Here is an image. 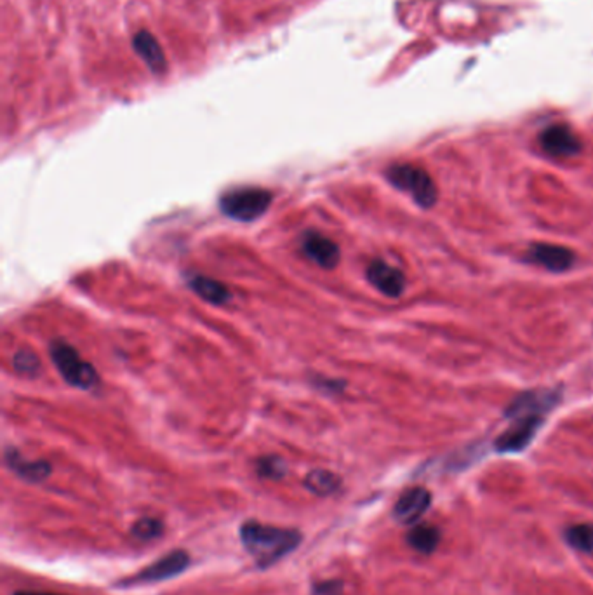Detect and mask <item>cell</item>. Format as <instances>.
Returning a JSON list of instances; mask_svg holds the SVG:
<instances>
[{
  "label": "cell",
  "instance_id": "6da1fadb",
  "mask_svg": "<svg viewBox=\"0 0 593 595\" xmlns=\"http://www.w3.org/2000/svg\"><path fill=\"white\" fill-rule=\"evenodd\" d=\"M558 398V392L554 390H531L517 397L507 409L512 425L498 437L496 449L500 453H518L525 449Z\"/></svg>",
  "mask_w": 593,
  "mask_h": 595
},
{
  "label": "cell",
  "instance_id": "7a4b0ae2",
  "mask_svg": "<svg viewBox=\"0 0 593 595\" xmlns=\"http://www.w3.org/2000/svg\"><path fill=\"white\" fill-rule=\"evenodd\" d=\"M240 540L247 554L258 562V566L268 567L296 551L301 543V535L296 529H284L249 520L240 529Z\"/></svg>",
  "mask_w": 593,
  "mask_h": 595
},
{
  "label": "cell",
  "instance_id": "3957f363",
  "mask_svg": "<svg viewBox=\"0 0 593 595\" xmlns=\"http://www.w3.org/2000/svg\"><path fill=\"white\" fill-rule=\"evenodd\" d=\"M51 358L60 371V374L65 378V382L76 389L91 390L98 387L100 376L92 364L80 358L79 352L63 342H54L49 349Z\"/></svg>",
  "mask_w": 593,
  "mask_h": 595
},
{
  "label": "cell",
  "instance_id": "277c9868",
  "mask_svg": "<svg viewBox=\"0 0 593 595\" xmlns=\"http://www.w3.org/2000/svg\"><path fill=\"white\" fill-rule=\"evenodd\" d=\"M272 194L258 187H244L227 192L220 198V209L225 216L237 221H252L261 218L272 205Z\"/></svg>",
  "mask_w": 593,
  "mask_h": 595
},
{
  "label": "cell",
  "instance_id": "5b68a950",
  "mask_svg": "<svg viewBox=\"0 0 593 595\" xmlns=\"http://www.w3.org/2000/svg\"><path fill=\"white\" fill-rule=\"evenodd\" d=\"M389 181L407 192L421 207H432L437 200V187L430 174L413 164H396L387 171Z\"/></svg>",
  "mask_w": 593,
  "mask_h": 595
},
{
  "label": "cell",
  "instance_id": "8992f818",
  "mask_svg": "<svg viewBox=\"0 0 593 595\" xmlns=\"http://www.w3.org/2000/svg\"><path fill=\"white\" fill-rule=\"evenodd\" d=\"M190 564V557L183 551L169 552L167 556L158 559L157 562L147 566L141 573L127 580V583H157L169 578H174L176 575L183 573Z\"/></svg>",
  "mask_w": 593,
  "mask_h": 595
},
{
  "label": "cell",
  "instance_id": "52a82bcc",
  "mask_svg": "<svg viewBox=\"0 0 593 595\" xmlns=\"http://www.w3.org/2000/svg\"><path fill=\"white\" fill-rule=\"evenodd\" d=\"M525 260L540 267H545L550 272H565L574 265L576 254L564 245L538 242L529 247Z\"/></svg>",
  "mask_w": 593,
  "mask_h": 595
},
{
  "label": "cell",
  "instance_id": "ba28073f",
  "mask_svg": "<svg viewBox=\"0 0 593 595\" xmlns=\"http://www.w3.org/2000/svg\"><path fill=\"white\" fill-rule=\"evenodd\" d=\"M301 251L305 256L325 270L338 267L341 253L333 238L325 237L318 232H307L301 238Z\"/></svg>",
  "mask_w": 593,
  "mask_h": 595
},
{
  "label": "cell",
  "instance_id": "9c48e42d",
  "mask_svg": "<svg viewBox=\"0 0 593 595\" xmlns=\"http://www.w3.org/2000/svg\"><path fill=\"white\" fill-rule=\"evenodd\" d=\"M540 145L552 157H573L581 150L580 138L564 124L547 127L540 136Z\"/></svg>",
  "mask_w": 593,
  "mask_h": 595
},
{
  "label": "cell",
  "instance_id": "30bf717a",
  "mask_svg": "<svg viewBox=\"0 0 593 595\" xmlns=\"http://www.w3.org/2000/svg\"><path fill=\"white\" fill-rule=\"evenodd\" d=\"M365 276L381 294L389 298H398L405 289V276L383 260H373Z\"/></svg>",
  "mask_w": 593,
  "mask_h": 595
},
{
  "label": "cell",
  "instance_id": "8fae6325",
  "mask_svg": "<svg viewBox=\"0 0 593 595\" xmlns=\"http://www.w3.org/2000/svg\"><path fill=\"white\" fill-rule=\"evenodd\" d=\"M432 494L425 487H411L397 500L394 517L400 524H414L430 509Z\"/></svg>",
  "mask_w": 593,
  "mask_h": 595
},
{
  "label": "cell",
  "instance_id": "7c38bea8",
  "mask_svg": "<svg viewBox=\"0 0 593 595\" xmlns=\"http://www.w3.org/2000/svg\"><path fill=\"white\" fill-rule=\"evenodd\" d=\"M132 47L154 74H164L167 70V60L164 56V51L158 40L148 30H140L132 37Z\"/></svg>",
  "mask_w": 593,
  "mask_h": 595
},
{
  "label": "cell",
  "instance_id": "4fadbf2b",
  "mask_svg": "<svg viewBox=\"0 0 593 595\" xmlns=\"http://www.w3.org/2000/svg\"><path fill=\"white\" fill-rule=\"evenodd\" d=\"M5 463L9 465V469L16 474V476L28 480V482H42L47 477L51 476L52 469L47 462H34V460H27L25 456H21L16 449H9L5 453Z\"/></svg>",
  "mask_w": 593,
  "mask_h": 595
},
{
  "label": "cell",
  "instance_id": "5bb4252c",
  "mask_svg": "<svg viewBox=\"0 0 593 595\" xmlns=\"http://www.w3.org/2000/svg\"><path fill=\"white\" fill-rule=\"evenodd\" d=\"M188 285L194 293H197L204 302H207L211 305H225L232 298L230 289L225 284H221L220 280H214V278L196 276V277L188 280Z\"/></svg>",
  "mask_w": 593,
  "mask_h": 595
},
{
  "label": "cell",
  "instance_id": "9a60e30c",
  "mask_svg": "<svg viewBox=\"0 0 593 595\" xmlns=\"http://www.w3.org/2000/svg\"><path fill=\"white\" fill-rule=\"evenodd\" d=\"M407 543L420 554H432L440 543V531L432 524H418L407 533Z\"/></svg>",
  "mask_w": 593,
  "mask_h": 595
},
{
  "label": "cell",
  "instance_id": "2e32d148",
  "mask_svg": "<svg viewBox=\"0 0 593 595\" xmlns=\"http://www.w3.org/2000/svg\"><path fill=\"white\" fill-rule=\"evenodd\" d=\"M341 486V478L329 470H312L305 477V487L316 496H329Z\"/></svg>",
  "mask_w": 593,
  "mask_h": 595
},
{
  "label": "cell",
  "instance_id": "e0dca14e",
  "mask_svg": "<svg viewBox=\"0 0 593 595\" xmlns=\"http://www.w3.org/2000/svg\"><path fill=\"white\" fill-rule=\"evenodd\" d=\"M565 542L574 551L593 554V524H574L565 529Z\"/></svg>",
  "mask_w": 593,
  "mask_h": 595
},
{
  "label": "cell",
  "instance_id": "ac0fdd59",
  "mask_svg": "<svg viewBox=\"0 0 593 595\" xmlns=\"http://www.w3.org/2000/svg\"><path fill=\"white\" fill-rule=\"evenodd\" d=\"M12 367L25 376H37L40 373V360L30 350H20L12 358Z\"/></svg>",
  "mask_w": 593,
  "mask_h": 595
},
{
  "label": "cell",
  "instance_id": "d6986e66",
  "mask_svg": "<svg viewBox=\"0 0 593 595\" xmlns=\"http://www.w3.org/2000/svg\"><path fill=\"white\" fill-rule=\"evenodd\" d=\"M162 533H164V524L158 519H152V517L140 519L132 526V535L138 540H156Z\"/></svg>",
  "mask_w": 593,
  "mask_h": 595
},
{
  "label": "cell",
  "instance_id": "ffe728a7",
  "mask_svg": "<svg viewBox=\"0 0 593 595\" xmlns=\"http://www.w3.org/2000/svg\"><path fill=\"white\" fill-rule=\"evenodd\" d=\"M258 472L260 476L267 477V478H280L285 474V465L277 456L261 458L258 463Z\"/></svg>",
  "mask_w": 593,
  "mask_h": 595
},
{
  "label": "cell",
  "instance_id": "44dd1931",
  "mask_svg": "<svg viewBox=\"0 0 593 595\" xmlns=\"http://www.w3.org/2000/svg\"><path fill=\"white\" fill-rule=\"evenodd\" d=\"M341 582H324L317 585L314 595H340L341 594Z\"/></svg>",
  "mask_w": 593,
  "mask_h": 595
},
{
  "label": "cell",
  "instance_id": "7402d4cb",
  "mask_svg": "<svg viewBox=\"0 0 593 595\" xmlns=\"http://www.w3.org/2000/svg\"><path fill=\"white\" fill-rule=\"evenodd\" d=\"M14 595H58V594H47V592H18Z\"/></svg>",
  "mask_w": 593,
  "mask_h": 595
}]
</instances>
